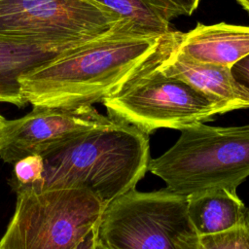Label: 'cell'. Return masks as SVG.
<instances>
[{"mask_svg": "<svg viewBox=\"0 0 249 249\" xmlns=\"http://www.w3.org/2000/svg\"><path fill=\"white\" fill-rule=\"evenodd\" d=\"M200 0H151V2L170 20L179 16H191Z\"/></svg>", "mask_w": 249, "mask_h": 249, "instance_id": "16", "label": "cell"}, {"mask_svg": "<svg viewBox=\"0 0 249 249\" xmlns=\"http://www.w3.org/2000/svg\"><path fill=\"white\" fill-rule=\"evenodd\" d=\"M188 197L169 189H132L110 203L95 228L104 249H198Z\"/></svg>", "mask_w": 249, "mask_h": 249, "instance_id": "5", "label": "cell"}, {"mask_svg": "<svg viewBox=\"0 0 249 249\" xmlns=\"http://www.w3.org/2000/svg\"><path fill=\"white\" fill-rule=\"evenodd\" d=\"M0 249H1V248H0Z\"/></svg>", "mask_w": 249, "mask_h": 249, "instance_id": "22", "label": "cell"}, {"mask_svg": "<svg viewBox=\"0 0 249 249\" xmlns=\"http://www.w3.org/2000/svg\"><path fill=\"white\" fill-rule=\"evenodd\" d=\"M231 70L235 81L249 93V54L233 64Z\"/></svg>", "mask_w": 249, "mask_h": 249, "instance_id": "17", "label": "cell"}, {"mask_svg": "<svg viewBox=\"0 0 249 249\" xmlns=\"http://www.w3.org/2000/svg\"><path fill=\"white\" fill-rule=\"evenodd\" d=\"M176 49L194 61L231 67L249 54V26L198 23L187 33L179 32Z\"/></svg>", "mask_w": 249, "mask_h": 249, "instance_id": "10", "label": "cell"}, {"mask_svg": "<svg viewBox=\"0 0 249 249\" xmlns=\"http://www.w3.org/2000/svg\"><path fill=\"white\" fill-rule=\"evenodd\" d=\"M187 197L188 215L199 237L237 226L247 208L236 190L227 188L202 191Z\"/></svg>", "mask_w": 249, "mask_h": 249, "instance_id": "12", "label": "cell"}, {"mask_svg": "<svg viewBox=\"0 0 249 249\" xmlns=\"http://www.w3.org/2000/svg\"><path fill=\"white\" fill-rule=\"evenodd\" d=\"M122 23L94 0H0V40L87 42Z\"/></svg>", "mask_w": 249, "mask_h": 249, "instance_id": "7", "label": "cell"}, {"mask_svg": "<svg viewBox=\"0 0 249 249\" xmlns=\"http://www.w3.org/2000/svg\"><path fill=\"white\" fill-rule=\"evenodd\" d=\"M178 37V31H169L160 43L162 71L205 95L216 105L219 115L249 108V93L235 81L231 67L197 62L186 57L176 49Z\"/></svg>", "mask_w": 249, "mask_h": 249, "instance_id": "9", "label": "cell"}, {"mask_svg": "<svg viewBox=\"0 0 249 249\" xmlns=\"http://www.w3.org/2000/svg\"><path fill=\"white\" fill-rule=\"evenodd\" d=\"M96 228V227H95ZM96 246V231L93 229L75 248L73 249H95Z\"/></svg>", "mask_w": 249, "mask_h": 249, "instance_id": "18", "label": "cell"}, {"mask_svg": "<svg viewBox=\"0 0 249 249\" xmlns=\"http://www.w3.org/2000/svg\"><path fill=\"white\" fill-rule=\"evenodd\" d=\"M249 13V0H236Z\"/></svg>", "mask_w": 249, "mask_h": 249, "instance_id": "19", "label": "cell"}, {"mask_svg": "<svg viewBox=\"0 0 249 249\" xmlns=\"http://www.w3.org/2000/svg\"><path fill=\"white\" fill-rule=\"evenodd\" d=\"M42 190L83 189L106 206L135 189L148 170L149 136L109 118L100 126L42 156Z\"/></svg>", "mask_w": 249, "mask_h": 249, "instance_id": "2", "label": "cell"}, {"mask_svg": "<svg viewBox=\"0 0 249 249\" xmlns=\"http://www.w3.org/2000/svg\"><path fill=\"white\" fill-rule=\"evenodd\" d=\"M109 117L92 105L76 108L33 107L0 128V158L8 163L29 156H43L100 126Z\"/></svg>", "mask_w": 249, "mask_h": 249, "instance_id": "8", "label": "cell"}, {"mask_svg": "<svg viewBox=\"0 0 249 249\" xmlns=\"http://www.w3.org/2000/svg\"><path fill=\"white\" fill-rule=\"evenodd\" d=\"M94 1L124 22L133 33L149 36H163L170 31V20L151 0Z\"/></svg>", "mask_w": 249, "mask_h": 249, "instance_id": "13", "label": "cell"}, {"mask_svg": "<svg viewBox=\"0 0 249 249\" xmlns=\"http://www.w3.org/2000/svg\"><path fill=\"white\" fill-rule=\"evenodd\" d=\"M180 131L175 144L148 164L170 191L188 196L211 189L236 190L249 176V124L197 123Z\"/></svg>", "mask_w": 249, "mask_h": 249, "instance_id": "3", "label": "cell"}, {"mask_svg": "<svg viewBox=\"0 0 249 249\" xmlns=\"http://www.w3.org/2000/svg\"><path fill=\"white\" fill-rule=\"evenodd\" d=\"M6 121V119L0 114V128H1V126H2V124H4V122Z\"/></svg>", "mask_w": 249, "mask_h": 249, "instance_id": "20", "label": "cell"}, {"mask_svg": "<svg viewBox=\"0 0 249 249\" xmlns=\"http://www.w3.org/2000/svg\"><path fill=\"white\" fill-rule=\"evenodd\" d=\"M198 249H249V207L237 226L220 233L200 236Z\"/></svg>", "mask_w": 249, "mask_h": 249, "instance_id": "14", "label": "cell"}, {"mask_svg": "<svg viewBox=\"0 0 249 249\" xmlns=\"http://www.w3.org/2000/svg\"><path fill=\"white\" fill-rule=\"evenodd\" d=\"M159 46L103 98L107 116L149 135L159 128L181 130L219 115L205 95L162 71Z\"/></svg>", "mask_w": 249, "mask_h": 249, "instance_id": "4", "label": "cell"}, {"mask_svg": "<svg viewBox=\"0 0 249 249\" xmlns=\"http://www.w3.org/2000/svg\"><path fill=\"white\" fill-rule=\"evenodd\" d=\"M95 249H104L103 247H101L99 244H97V242H96V246H95Z\"/></svg>", "mask_w": 249, "mask_h": 249, "instance_id": "21", "label": "cell"}, {"mask_svg": "<svg viewBox=\"0 0 249 249\" xmlns=\"http://www.w3.org/2000/svg\"><path fill=\"white\" fill-rule=\"evenodd\" d=\"M163 36L136 34L119 24L21 75L22 95L33 107L76 108L101 102L158 48Z\"/></svg>", "mask_w": 249, "mask_h": 249, "instance_id": "1", "label": "cell"}, {"mask_svg": "<svg viewBox=\"0 0 249 249\" xmlns=\"http://www.w3.org/2000/svg\"><path fill=\"white\" fill-rule=\"evenodd\" d=\"M14 164L10 186L15 193L27 187H37L43 177L44 160L42 156L34 154L26 156Z\"/></svg>", "mask_w": 249, "mask_h": 249, "instance_id": "15", "label": "cell"}, {"mask_svg": "<svg viewBox=\"0 0 249 249\" xmlns=\"http://www.w3.org/2000/svg\"><path fill=\"white\" fill-rule=\"evenodd\" d=\"M84 43L0 40V103L24 107L20 76Z\"/></svg>", "mask_w": 249, "mask_h": 249, "instance_id": "11", "label": "cell"}, {"mask_svg": "<svg viewBox=\"0 0 249 249\" xmlns=\"http://www.w3.org/2000/svg\"><path fill=\"white\" fill-rule=\"evenodd\" d=\"M1 249H73L95 227L104 204L83 189L23 188Z\"/></svg>", "mask_w": 249, "mask_h": 249, "instance_id": "6", "label": "cell"}]
</instances>
